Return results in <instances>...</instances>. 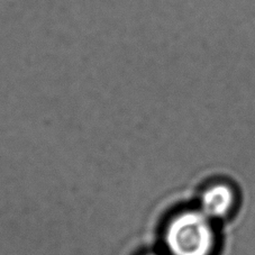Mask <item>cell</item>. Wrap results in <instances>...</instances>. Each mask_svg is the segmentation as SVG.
Listing matches in <instances>:
<instances>
[{"instance_id": "cell-1", "label": "cell", "mask_w": 255, "mask_h": 255, "mask_svg": "<svg viewBox=\"0 0 255 255\" xmlns=\"http://www.w3.org/2000/svg\"><path fill=\"white\" fill-rule=\"evenodd\" d=\"M163 241L170 255H212L216 245L213 221L199 209H186L166 224Z\"/></svg>"}, {"instance_id": "cell-2", "label": "cell", "mask_w": 255, "mask_h": 255, "mask_svg": "<svg viewBox=\"0 0 255 255\" xmlns=\"http://www.w3.org/2000/svg\"><path fill=\"white\" fill-rule=\"evenodd\" d=\"M235 204V193L225 183H216L206 188L199 198L198 209L212 221L227 216Z\"/></svg>"}, {"instance_id": "cell-3", "label": "cell", "mask_w": 255, "mask_h": 255, "mask_svg": "<svg viewBox=\"0 0 255 255\" xmlns=\"http://www.w3.org/2000/svg\"><path fill=\"white\" fill-rule=\"evenodd\" d=\"M146 255H159V254H154V253H149V254H146Z\"/></svg>"}]
</instances>
